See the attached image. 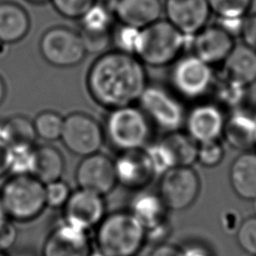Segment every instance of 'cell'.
<instances>
[{
    "mask_svg": "<svg viewBox=\"0 0 256 256\" xmlns=\"http://www.w3.org/2000/svg\"><path fill=\"white\" fill-rule=\"evenodd\" d=\"M86 85L95 102L112 110L138 101L148 82L144 64L135 55L115 50L91 64Z\"/></svg>",
    "mask_w": 256,
    "mask_h": 256,
    "instance_id": "1",
    "label": "cell"
},
{
    "mask_svg": "<svg viewBox=\"0 0 256 256\" xmlns=\"http://www.w3.org/2000/svg\"><path fill=\"white\" fill-rule=\"evenodd\" d=\"M95 243L105 256H137L147 243L146 230L129 210L115 211L96 227Z\"/></svg>",
    "mask_w": 256,
    "mask_h": 256,
    "instance_id": "2",
    "label": "cell"
},
{
    "mask_svg": "<svg viewBox=\"0 0 256 256\" xmlns=\"http://www.w3.org/2000/svg\"><path fill=\"white\" fill-rule=\"evenodd\" d=\"M192 36H186L166 19L140 30L135 56L151 67H163L176 61Z\"/></svg>",
    "mask_w": 256,
    "mask_h": 256,
    "instance_id": "3",
    "label": "cell"
},
{
    "mask_svg": "<svg viewBox=\"0 0 256 256\" xmlns=\"http://www.w3.org/2000/svg\"><path fill=\"white\" fill-rule=\"evenodd\" d=\"M0 202L10 220L30 222L47 207L45 184L30 174L12 175L1 187Z\"/></svg>",
    "mask_w": 256,
    "mask_h": 256,
    "instance_id": "4",
    "label": "cell"
},
{
    "mask_svg": "<svg viewBox=\"0 0 256 256\" xmlns=\"http://www.w3.org/2000/svg\"><path fill=\"white\" fill-rule=\"evenodd\" d=\"M104 134L119 151L144 149L151 135L150 120L141 110L132 105L110 110Z\"/></svg>",
    "mask_w": 256,
    "mask_h": 256,
    "instance_id": "5",
    "label": "cell"
},
{
    "mask_svg": "<svg viewBox=\"0 0 256 256\" xmlns=\"http://www.w3.org/2000/svg\"><path fill=\"white\" fill-rule=\"evenodd\" d=\"M39 49L47 63L59 68L78 65L86 55L79 32L66 26L46 30L40 39Z\"/></svg>",
    "mask_w": 256,
    "mask_h": 256,
    "instance_id": "6",
    "label": "cell"
},
{
    "mask_svg": "<svg viewBox=\"0 0 256 256\" xmlns=\"http://www.w3.org/2000/svg\"><path fill=\"white\" fill-rule=\"evenodd\" d=\"M200 190V177L192 166H176L161 175L157 193L169 211H183L194 204Z\"/></svg>",
    "mask_w": 256,
    "mask_h": 256,
    "instance_id": "7",
    "label": "cell"
},
{
    "mask_svg": "<svg viewBox=\"0 0 256 256\" xmlns=\"http://www.w3.org/2000/svg\"><path fill=\"white\" fill-rule=\"evenodd\" d=\"M170 80L176 92L187 99L203 97L212 90L215 82L212 66L194 54L179 57L173 62Z\"/></svg>",
    "mask_w": 256,
    "mask_h": 256,
    "instance_id": "8",
    "label": "cell"
},
{
    "mask_svg": "<svg viewBox=\"0 0 256 256\" xmlns=\"http://www.w3.org/2000/svg\"><path fill=\"white\" fill-rule=\"evenodd\" d=\"M104 138V129L92 116L73 112L64 118L60 140L71 153L81 157L97 153Z\"/></svg>",
    "mask_w": 256,
    "mask_h": 256,
    "instance_id": "9",
    "label": "cell"
},
{
    "mask_svg": "<svg viewBox=\"0 0 256 256\" xmlns=\"http://www.w3.org/2000/svg\"><path fill=\"white\" fill-rule=\"evenodd\" d=\"M138 101L150 122L167 133L179 130L185 123L186 115L180 102L159 86L147 85Z\"/></svg>",
    "mask_w": 256,
    "mask_h": 256,
    "instance_id": "10",
    "label": "cell"
},
{
    "mask_svg": "<svg viewBox=\"0 0 256 256\" xmlns=\"http://www.w3.org/2000/svg\"><path fill=\"white\" fill-rule=\"evenodd\" d=\"M75 180L78 188L105 196L118 184L114 161L100 152L85 156L76 168Z\"/></svg>",
    "mask_w": 256,
    "mask_h": 256,
    "instance_id": "11",
    "label": "cell"
},
{
    "mask_svg": "<svg viewBox=\"0 0 256 256\" xmlns=\"http://www.w3.org/2000/svg\"><path fill=\"white\" fill-rule=\"evenodd\" d=\"M92 251L88 232L62 219L46 236L41 256H90Z\"/></svg>",
    "mask_w": 256,
    "mask_h": 256,
    "instance_id": "12",
    "label": "cell"
},
{
    "mask_svg": "<svg viewBox=\"0 0 256 256\" xmlns=\"http://www.w3.org/2000/svg\"><path fill=\"white\" fill-rule=\"evenodd\" d=\"M106 215L104 196L78 188L63 206V220L85 231L98 226Z\"/></svg>",
    "mask_w": 256,
    "mask_h": 256,
    "instance_id": "13",
    "label": "cell"
},
{
    "mask_svg": "<svg viewBox=\"0 0 256 256\" xmlns=\"http://www.w3.org/2000/svg\"><path fill=\"white\" fill-rule=\"evenodd\" d=\"M165 19L186 36H194L207 25L211 9L208 0H164Z\"/></svg>",
    "mask_w": 256,
    "mask_h": 256,
    "instance_id": "14",
    "label": "cell"
},
{
    "mask_svg": "<svg viewBox=\"0 0 256 256\" xmlns=\"http://www.w3.org/2000/svg\"><path fill=\"white\" fill-rule=\"evenodd\" d=\"M226 118L216 103H200L185 117L187 133L198 143L220 140Z\"/></svg>",
    "mask_w": 256,
    "mask_h": 256,
    "instance_id": "15",
    "label": "cell"
},
{
    "mask_svg": "<svg viewBox=\"0 0 256 256\" xmlns=\"http://www.w3.org/2000/svg\"><path fill=\"white\" fill-rule=\"evenodd\" d=\"M113 161L117 183L126 189L141 191L155 177L144 149L123 151Z\"/></svg>",
    "mask_w": 256,
    "mask_h": 256,
    "instance_id": "16",
    "label": "cell"
},
{
    "mask_svg": "<svg viewBox=\"0 0 256 256\" xmlns=\"http://www.w3.org/2000/svg\"><path fill=\"white\" fill-rule=\"evenodd\" d=\"M190 44L193 54L211 66L223 63L235 45L234 38L217 23L198 31Z\"/></svg>",
    "mask_w": 256,
    "mask_h": 256,
    "instance_id": "17",
    "label": "cell"
},
{
    "mask_svg": "<svg viewBox=\"0 0 256 256\" xmlns=\"http://www.w3.org/2000/svg\"><path fill=\"white\" fill-rule=\"evenodd\" d=\"M114 18L120 24L142 29L161 18V0H112L110 2Z\"/></svg>",
    "mask_w": 256,
    "mask_h": 256,
    "instance_id": "18",
    "label": "cell"
},
{
    "mask_svg": "<svg viewBox=\"0 0 256 256\" xmlns=\"http://www.w3.org/2000/svg\"><path fill=\"white\" fill-rule=\"evenodd\" d=\"M222 137L233 149L251 150L256 146V116L238 108L233 110L226 118Z\"/></svg>",
    "mask_w": 256,
    "mask_h": 256,
    "instance_id": "19",
    "label": "cell"
},
{
    "mask_svg": "<svg viewBox=\"0 0 256 256\" xmlns=\"http://www.w3.org/2000/svg\"><path fill=\"white\" fill-rule=\"evenodd\" d=\"M229 182L239 198L251 201L256 198V151H242L232 161Z\"/></svg>",
    "mask_w": 256,
    "mask_h": 256,
    "instance_id": "20",
    "label": "cell"
},
{
    "mask_svg": "<svg viewBox=\"0 0 256 256\" xmlns=\"http://www.w3.org/2000/svg\"><path fill=\"white\" fill-rule=\"evenodd\" d=\"M223 64V76L245 86L256 82V51L244 43L234 45Z\"/></svg>",
    "mask_w": 256,
    "mask_h": 256,
    "instance_id": "21",
    "label": "cell"
},
{
    "mask_svg": "<svg viewBox=\"0 0 256 256\" xmlns=\"http://www.w3.org/2000/svg\"><path fill=\"white\" fill-rule=\"evenodd\" d=\"M129 211L143 225L145 230L154 228L168 221L169 211L158 193L138 191L132 199Z\"/></svg>",
    "mask_w": 256,
    "mask_h": 256,
    "instance_id": "22",
    "label": "cell"
},
{
    "mask_svg": "<svg viewBox=\"0 0 256 256\" xmlns=\"http://www.w3.org/2000/svg\"><path fill=\"white\" fill-rule=\"evenodd\" d=\"M30 28L27 11L16 2L0 1V40L12 44L23 39Z\"/></svg>",
    "mask_w": 256,
    "mask_h": 256,
    "instance_id": "23",
    "label": "cell"
},
{
    "mask_svg": "<svg viewBox=\"0 0 256 256\" xmlns=\"http://www.w3.org/2000/svg\"><path fill=\"white\" fill-rule=\"evenodd\" d=\"M65 168L62 153L54 146L40 145L35 147L34 164L31 175L48 184L61 179Z\"/></svg>",
    "mask_w": 256,
    "mask_h": 256,
    "instance_id": "24",
    "label": "cell"
},
{
    "mask_svg": "<svg viewBox=\"0 0 256 256\" xmlns=\"http://www.w3.org/2000/svg\"><path fill=\"white\" fill-rule=\"evenodd\" d=\"M37 138L33 121L23 115H13L0 120V140L9 148L34 146Z\"/></svg>",
    "mask_w": 256,
    "mask_h": 256,
    "instance_id": "25",
    "label": "cell"
},
{
    "mask_svg": "<svg viewBox=\"0 0 256 256\" xmlns=\"http://www.w3.org/2000/svg\"><path fill=\"white\" fill-rule=\"evenodd\" d=\"M162 141L170 150L176 166H192L197 162L199 143L187 132H168Z\"/></svg>",
    "mask_w": 256,
    "mask_h": 256,
    "instance_id": "26",
    "label": "cell"
},
{
    "mask_svg": "<svg viewBox=\"0 0 256 256\" xmlns=\"http://www.w3.org/2000/svg\"><path fill=\"white\" fill-rule=\"evenodd\" d=\"M114 15L110 2L97 1L80 19L81 31L91 33H111Z\"/></svg>",
    "mask_w": 256,
    "mask_h": 256,
    "instance_id": "27",
    "label": "cell"
},
{
    "mask_svg": "<svg viewBox=\"0 0 256 256\" xmlns=\"http://www.w3.org/2000/svg\"><path fill=\"white\" fill-rule=\"evenodd\" d=\"M213 87L217 99L216 104L221 108L227 107L233 110L237 109L243 102L247 88L223 75L218 82H214Z\"/></svg>",
    "mask_w": 256,
    "mask_h": 256,
    "instance_id": "28",
    "label": "cell"
},
{
    "mask_svg": "<svg viewBox=\"0 0 256 256\" xmlns=\"http://www.w3.org/2000/svg\"><path fill=\"white\" fill-rule=\"evenodd\" d=\"M63 123L64 118L57 112L51 110L40 112L33 121L37 137L49 142L60 139Z\"/></svg>",
    "mask_w": 256,
    "mask_h": 256,
    "instance_id": "29",
    "label": "cell"
},
{
    "mask_svg": "<svg viewBox=\"0 0 256 256\" xmlns=\"http://www.w3.org/2000/svg\"><path fill=\"white\" fill-rule=\"evenodd\" d=\"M144 151L148 157L155 176H161L170 169L176 167L175 160L170 150L163 143L162 140L146 146L144 148Z\"/></svg>",
    "mask_w": 256,
    "mask_h": 256,
    "instance_id": "30",
    "label": "cell"
},
{
    "mask_svg": "<svg viewBox=\"0 0 256 256\" xmlns=\"http://www.w3.org/2000/svg\"><path fill=\"white\" fill-rule=\"evenodd\" d=\"M35 146H15L9 148V170L12 175L32 173Z\"/></svg>",
    "mask_w": 256,
    "mask_h": 256,
    "instance_id": "31",
    "label": "cell"
},
{
    "mask_svg": "<svg viewBox=\"0 0 256 256\" xmlns=\"http://www.w3.org/2000/svg\"><path fill=\"white\" fill-rule=\"evenodd\" d=\"M211 12L218 18H244L250 10L252 0H208Z\"/></svg>",
    "mask_w": 256,
    "mask_h": 256,
    "instance_id": "32",
    "label": "cell"
},
{
    "mask_svg": "<svg viewBox=\"0 0 256 256\" xmlns=\"http://www.w3.org/2000/svg\"><path fill=\"white\" fill-rule=\"evenodd\" d=\"M139 28L120 24L118 28L114 30L111 34L112 41L117 47V50L122 51L124 53L135 55L136 48L140 35Z\"/></svg>",
    "mask_w": 256,
    "mask_h": 256,
    "instance_id": "33",
    "label": "cell"
},
{
    "mask_svg": "<svg viewBox=\"0 0 256 256\" xmlns=\"http://www.w3.org/2000/svg\"><path fill=\"white\" fill-rule=\"evenodd\" d=\"M63 17L79 20L98 0H49Z\"/></svg>",
    "mask_w": 256,
    "mask_h": 256,
    "instance_id": "34",
    "label": "cell"
},
{
    "mask_svg": "<svg viewBox=\"0 0 256 256\" xmlns=\"http://www.w3.org/2000/svg\"><path fill=\"white\" fill-rule=\"evenodd\" d=\"M225 151L220 140L199 143L197 162L207 168L219 165L224 158Z\"/></svg>",
    "mask_w": 256,
    "mask_h": 256,
    "instance_id": "35",
    "label": "cell"
},
{
    "mask_svg": "<svg viewBox=\"0 0 256 256\" xmlns=\"http://www.w3.org/2000/svg\"><path fill=\"white\" fill-rule=\"evenodd\" d=\"M236 239L239 246L252 256H256V215L242 220Z\"/></svg>",
    "mask_w": 256,
    "mask_h": 256,
    "instance_id": "36",
    "label": "cell"
},
{
    "mask_svg": "<svg viewBox=\"0 0 256 256\" xmlns=\"http://www.w3.org/2000/svg\"><path fill=\"white\" fill-rule=\"evenodd\" d=\"M70 194L69 185L61 179L45 185V199L48 207L63 208Z\"/></svg>",
    "mask_w": 256,
    "mask_h": 256,
    "instance_id": "37",
    "label": "cell"
},
{
    "mask_svg": "<svg viewBox=\"0 0 256 256\" xmlns=\"http://www.w3.org/2000/svg\"><path fill=\"white\" fill-rule=\"evenodd\" d=\"M79 34L86 53H103L112 41V33H91L80 30Z\"/></svg>",
    "mask_w": 256,
    "mask_h": 256,
    "instance_id": "38",
    "label": "cell"
},
{
    "mask_svg": "<svg viewBox=\"0 0 256 256\" xmlns=\"http://www.w3.org/2000/svg\"><path fill=\"white\" fill-rule=\"evenodd\" d=\"M18 236L17 228L7 219L2 225H0V251L5 252L10 249L16 242Z\"/></svg>",
    "mask_w": 256,
    "mask_h": 256,
    "instance_id": "39",
    "label": "cell"
},
{
    "mask_svg": "<svg viewBox=\"0 0 256 256\" xmlns=\"http://www.w3.org/2000/svg\"><path fill=\"white\" fill-rule=\"evenodd\" d=\"M240 36L245 45L256 51V13L244 18Z\"/></svg>",
    "mask_w": 256,
    "mask_h": 256,
    "instance_id": "40",
    "label": "cell"
},
{
    "mask_svg": "<svg viewBox=\"0 0 256 256\" xmlns=\"http://www.w3.org/2000/svg\"><path fill=\"white\" fill-rule=\"evenodd\" d=\"M241 222L242 220L239 212L233 208H228L221 214V226L227 234H236Z\"/></svg>",
    "mask_w": 256,
    "mask_h": 256,
    "instance_id": "41",
    "label": "cell"
},
{
    "mask_svg": "<svg viewBox=\"0 0 256 256\" xmlns=\"http://www.w3.org/2000/svg\"><path fill=\"white\" fill-rule=\"evenodd\" d=\"M172 227L168 220L154 228L146 230V240L148 243H152L154 245L164 243L168 236L170 235Z\"/></svg>",
    "mask_w": 256,
    "mask_h": 256,
    "instance_id": "42",
    "label": "cell"
},
{
    "mask_svg": "<svg viewBox=\"0 0 256 256\" xmlns=\"http://www.w3.org/2000/svg\"><path fill=\"white\" fill-rule=\"evenodd\" d=\"M179 256H214L211 249L200 242H189L179 247Z\"/></svg>",
    "mask_w": 256,
    "mask_h": 256,
    "instance_id": "43",
    "label": "cell"
},
{
    "mask_svg": "<svg viewBox=\"0 0 256 256\" xmlns=\"http://www.w3.org/2000/svg\"><path fill=\"white\" fill-rule=\"evenodd\" d=\"M149 256H179V247L164 242L155 245Z\"/></svg>",
    "mask_w": 256,
    "mask_h": 256,
    "instance_id": "44",
    "label": "cell"
},
{
    "mask_svg": "<svg viewBox=\"0 0 256 256\" xmlns=\"http://www.w3.org/2000/svg\"><path fill=\"white\" fill-rule=\"evenodd\" d=\"M9 170V147L0 140V178Z\"/></svg>",
    "mask_w": 256,
    "mask_h": 256,
    "instance_id": "45",
    "label": "cell"
},
{
    "mask_svg": "<svg viewBox=\"0 0 256 256\" xmlns=\"http://www.w3.org/2000/svg\"><path fill=\"white\" fill-rule=\"evenodd\" d=\"M9 48H10V44L0 40V60L4 59L8 55Z\"/></svg>",
    "mask_w": 256,
    "mask_h": 256,
    "instance_id": "46",
    "label": "cell"
},
{
    "mask_svg": "<svg viewBox=\"0 0 256 256\" xmlns=\"http://www.w3.org/2000/svg\"><path fill=\"white\" fill-rule=\"evenodd\" d=\"M6 96V85L3 78L0 76V104L4 101Z\"/></svg>",
    "mask_w": 256,
    "mask_h": 256,
    "instance_id": "47",
    "label": "cell"
},
{
    "mask_svg": "<svg viewBox=\"0 0 256 256\" xmlns=\"http://www.w3.org/2000/svg\"><path fill=\"white\" fill-rule=\"evenodd\" d=\"M7 219H9V218L7 217V215H6L5 211H4V208H3V206H2V204L0 202V225H2Z\"/></svg>",
    "mask_w": 256,
    "mask_h": 256,
    "instance_id": "48",
    "label": "cell"
},
{
    "mask_svg": "<svg viewBox=\"0 0 256 256\" xmlns=\"http://www.w3.org/2000/svg\"><path fill=\"white\" fill-rule=\"evenodd\" d=\"M31 3H34V4H41V3H44V2H47L49 0H27Z\"/></svg>",
    "mask_w": 256,
    "mask_h": 256,
    "instance_id": "49",
    "label": "cell"
},
{
    "mask_svg": "<svg viewBox=\"0 0 256 256\" xmlns=\"http://www.w3.org/2000/svg\"><path fill=\"white\" fill-rule=\"evenodd\" d=\"M90 256H105V255L102 254L101 252H99L98 250H95V251H92V253L90 254Z\"/></svg>",
    "mask_w": 256,
    "mask_h": 256,
    "instance_id": "50",
    "label": "cell"
},
{
    "mask_svg": "<svg viewBox=\"0 0 256 256\" xmlns=\"http://www.w3.org/2000/svg\"><path fill=\"white\" fill-rule=\"evenodd\" d=\"M15 256H33V255L30 253H19V254H16Z\"/></svg>",
    "mask_w": 256,
    "mask_h": 256,
    "instance_id": "51",
    "label": "cell"
},
{
    "mask_svg": "<svg viewBox=\"0 0 256 256\" xmlns=\"http://www.w3.org/2000/svg\"><path fill=\"white\" fill-rule=\"evenodd\" d=\"M252 201H253V210H254V213H255V215H256V198L253 199Z\"/></svg>",
    "mask_w": 256,
    "mask_h": 256,
    "instance_id": "52",
    "label": "cell"
},
{
    "mask_svg": "<svg viewBox=\"0 0 256 256\" xmlns=\"http://www.w3.org/2000/svg\"><path fill=\"white\" fill-rule=\"evenodd\" d=\"M0 256H7V255L5 254V252H3V251H0Z\"/></svg>",
    "mask_w": 256,
    "mask_h": 256,
    "instance_id": "53",
    "label": "cell"
},
{
    "mask_svg": "<svg viewBox=\"0 0 256 256\" xmlns=\"http://www.w3.org/2000/svg\"><path fill=\"white\" fill-rule=\"evenodd\" d=\"M255 147H256V146H255Z\"/></svg>",
    "mask_w": 256,
    "mask_h": 256,
    "instance_id": "54",
    "label": "cell"
}]
</instances>
